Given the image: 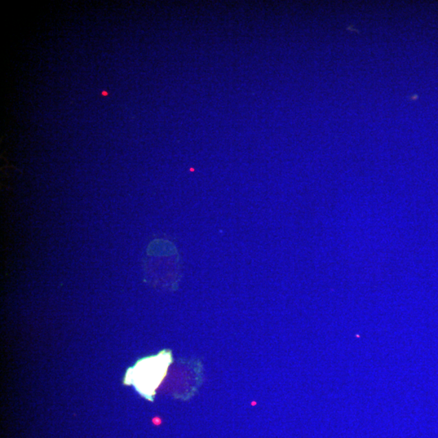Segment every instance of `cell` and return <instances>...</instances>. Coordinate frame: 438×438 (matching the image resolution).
<instances>
[{
    "label": "cell",
    "mask_w": 438,
    "mask_h": 438,
    "mask_svg": "<svg viewBox=\"0 0 438 438\" xmlns=\"http://www.w3.org/2000/svg\"><path fill=\"white\" fill-rule=\"evenodd\" d=\"M171 356L158 355L149 359H145L141 364H138L137 367L141 371L137 372V374L141 377L137 380L141 382L138 383L139 391L143 393L145 396H151L154 393V389L157 388L158 384L160 383L163 378H165V372L168 365L170 364Z\"/></svg>",
    "instance_id": "cell-2"
},
{
    "label": "cell",
    "mask_w": 438,
    "mask_h": 438,
    "mask_svg": "<svg viewBox=\"0 0 438 438\" xmlns=\"http://www.w3.org/2000/svg\"><path fill=\"white\" fill-rule=\"evenodd\" d=\"M145 269L148 276L161 281L174 282L180 276V258L173 243L158 239L149 243L145 258Z\"/></svg>",
    "instance_id": "cell-1"
}]
</instances>
